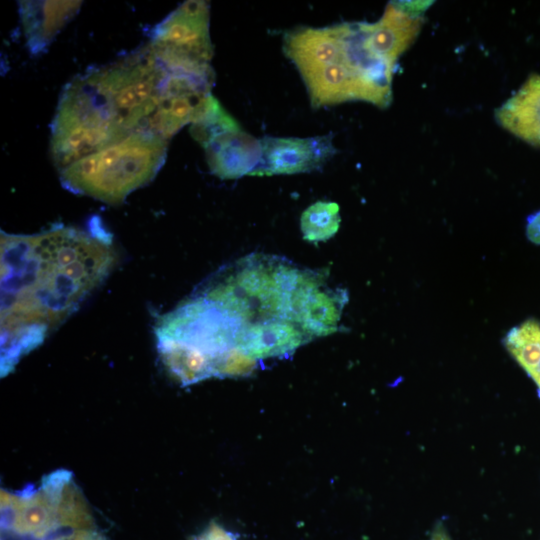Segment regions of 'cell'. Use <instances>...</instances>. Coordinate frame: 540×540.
<instances>
[{
    "mask_svg": "<svg viewBox=\"0 0 540 540\" xmlns=\"http://www.w3.org/2000/svg\"><path fill=\"white\" fill-rule=\"evenodd\" d=\"M1 376L70 317L117 262L97 216L87 228L57 224L36 234L1 231Z\"/></svg>",
    "mask_w": 540,
    "mask_h": 540,
    "instance_id": "obj_1",
    "label": "cell"
},
{
    "mask_svg": "<svg viewBox=\"0 0 540 540\" xmlns=\"http://www.w3.org/2000/svg\"><path fill=\"white\" fill-rule=\"evenodd\" d=\"M168 67L149 44L110 64L89 68L63 89L61 104L73 126L113 144L133 134L165 140L174 102L166 91Z\"/></svg>",
    "mask_w": 540,
    "mask_h": 540,
    "instance_id": "obj_2",
    "label": "cell"
},
{
    "mask_svg": "<svg viewBox=\"0 0 540 540\" xmlns=\"http://www.w3.org/2000/svg\"><path fill=\"white\" fill-rule=\"evenodd\" d=\"M246 325L239 316L197 291L157 318V353L168 373L182 386L211 377H235L242 361L237 342Z\"/></svg>",
    "mask_w": 540,
    "mask_h": 540,
    "instance_id": "obj_3",
    "label": "cell"
},
{
    "mask_svg": "<svg viewBox=\"0 0 540 540\" xmlns=\"http://www.w3.org/2000/svg\"><path fill=\"white\" fill-rule=\"evenodd\" d=\"M0 510L1 540H48L97 527L89 503L66 469L20 490L1 489Z\"/></svg>",
    "mask_w": 540,
    "mask_h": 540,
    "instance_id": "obj_4",
    "label": "cell"
},
{
    "mask_svg": "<svg viewBox=\"0 0 540 540\" xmlns=\"http://www.w3.org/2000/svg\"><path fill=\"white\" fill-rule=\"evenodd\" d=\"M167 147L168 140L161 137L133 134L60 170L61 185L74 194L121 204L155 178L165 162Z\"/></svg>",
    "mask_w": 540,
    "mask_h": 540,
    "instance_id": "obj_5",
    "label": "cell"
},
{
    "mask_svg": "<svg viewBox=\"0 0 540 540\" xmlns=\"http://www.w3.org/2000/svg\"><path fill=\"white\" fill-rule=\"evenodd\" d=\"M303 273L279 258L252 254L219 271L198 292L246 324L277 318L290 320L291 298Z\"/></svg>",
    "mask_w": 540,
    "mask_h": 540,
    "instance_id": "obj_6",
    "label": "cell"
},
{
    "mask_svg": "<svg viewBox=\"0 0 540 540\" xmlns=\"http://www.w3.org/2000/svg\"><path fill=\"white\" fill-rule=\"evenodd\" d=\"M168 67L198 74H212L213 47L209 36V4L182 3L151 32L148 43Z\"/></svg>",
    "mask_w": 540,
    "mask_h": 540,
    "instance_id": "obj_7",
    "label": "cell"
},
{
    "mask_svg": "<svg viewBox=\"0 0 540 540\" xmlns=\"http://www.w3.org/2000/svg\"><path fill=\"white\" fill-rule=\"evenodd\" d=\"M324 278L323 273L306 270L291 299L289 319L312 337L338 331L348 301L345 290L325 289Z\"/></svg>",
    "mask_w": 540,
    "mask_h": 540,
    "instance_id": "obj_8",
    "label": "cell"
},
{
    "mask_svg": "<svg viewBox=\"0 0 540 540\" xmlns=\"http://www.w3.org/2000/svg\"><path fill=\"white\" fill-rule=\"evenodd\" d=\"M260 141L262 157L252 175L309 172L323 166L336 153L331 134L310 138L266 136Z\"/></svg>",
    "mask_w": 540,
    "mask_h": 540,
    "instance_id": "obj_9",
    "label": "cell"
},
{
    "mask_svg": "<svg viewBox=\"0 0 540 540\" xmlns=\"http://www.w3.org/2000/svg\"><path fill=\"white\" fill-rule=\"evenodd\" d=\"M423 19L390 2L383 16L375 23L360 22L362 45L373 59L392 66L418 36Z\"/></svg>",
    "mask_w": 540,
    "mask_h": 540,
    "instance_id": "obj_10",
    "label": "cell"
},
{
    "mask_svg": "<svg viewBox=\"0 0 540 540\" xmlns=\"http://www.w3.org/2000/svg\"><path fill=\"white\" fill-rule=\"evenodd\" d=\"M312 338L297 323L277 318L246 325L237 347L255 360L285 357Z\"/></svg>",
    "mask_w": 540,
    "mask_h": 540,
    "instance_id": "obj_11",
    "label": "cell"
},
{
    "mask_svg": "<svg viewBox=\"0 0 540 540\" xmlns=\"http://www.w3.org/2000/svg\"><path fill=\"white\" fill-rule=\"evenodd\" d=\"M204 150L211 172L221 179L252 175L262 157L261 141L242 129L214 138Z\"/></svg>",
    "mask_w": 540,
    "mask_h": 540,
    "instance_id": "obj_12",
    "label": "cell"
},
{
    "mask_svg": "<svg viewBox=\"0 0 540 540\" xmlns=\"http://www.w3.org/2000/svg\"><path fill=\"white\" fill-rule=\"evenodd\" d=\"M81 5L82 1H20L19 14L29 52L35 56L44 53Z\"/></svg>",
    "mask_w": 540,
    "mask_h": 540,
    "instance_id": "obj_13",
    "label": "cell"
},
{
    "mask_svg": "<svg viewBox=\"0 0 540 540\" xmlns=\"http://www.w3.org/2000/svg\"><path fill=\"white\" fill-rule=\"evenodd\" d=\"M497 122L513 135L540 146V75H531L496 111Z\"/></svg>",
    "mask_w": 540,
    "mask_h": 540,
    "instance_id": "obj_14",
    "label": "cell"
},
{
    "mask_svg": "<svg viewBox=\"0 0 540 540\" xmlns=\"http://www.w3.org/2000/svg\"><path fill=\"white\" fill-rule=\"evenodd\" d=\"M504 345L537 385L540 396V323L528 319L513 327L505 336Z\"/></svg>",
    "mask_w": 540,
    "mask_h": 540,
    "instance_id": "obj_15",
    "label": "cell"
},
{
    "mask_svg": "<svg viewBox=\"0 0 540 540\" xmlns=\"http://www.w3.org/2000/svg\"><path fill=\"white\" fill-rule=\"evenodd\" d=\"M241 129L236 120L211 94L198 110L190 126L192 137L204 148L214 138Z\"/></svg>",
    "mask_w": 540,
    "mask_h": 540,
    "instance_id": "obj_16",
    "label": "cell"
},
{
    "mask_svg": "<svg viewBox=\"0 0 540 540\" xmlns=\"http://www.w3.org/2000/svg\"><path fill=\"white\" fill-rule=\"evenodd\" d=\"M335 202L317 201L308 206L300 218L303 238L310 242L327 241L339 229L341 217Z\"/></svg>",
    "mask_w": 540,
    "mask_h": 540,
    "instance_id": "obj_17",
    "label": "cell"
},
{
    "mask_svg": "<svg viewBox=\"0 0 540 540\" xmlns=\"http://www.w3.org/2000/svg\"><path fill=\"white\" fill-rule=\"evenodd\" d=\"M48 540H109L98 527L78 529L63 533Z\"/></svg>",
    "mask_w": 540,
    "mask_h": 540,
    "instance_id": "obj_18",
    "label": "cell"
},
{
    "mask_svg": "<svg viewBox=\"0 0 540 540\" xmlns=\"http://www.w3.org/2000/svg\"><path fill=\"white\" fill-rule=\"evenodd\" d=\"M193 540H236V537L217 523L212 522L201 534Z\"/></svg>",
    "mask_w": 540,
    "mask_h": 540,
    "instance_id": "obj_19",
    "label": "cell"
},
{
    "mask_svg": "<svg viewBox=\"0 0 540 540\" xmlns=\"http://www.w3.org/2000/svg\"><path fill=\"white\" fill-rule=\"evenodd\" d=\"M526 235L532 243L540 245V210L527 218Z\"/></svg>",
    "mask_w": 540,
    "mask_h": 540,
    "instance_id": "obj_20",
    "label": "cell"
},
{
    "mask_svg": "<svg viewBox=\"0 0 540 540\" xmlns=\"http://www.w3.org/2000/svg\"><path fill=\"white\" fill-rule=\"evenodd\" d=\"M430 540H451L442 525H438L432 532Z\"/></svg>",
    "mask_w": 540,
    "mask_h": 540,
    "instance_id": "obj_21",
    "label": "cell"
}]
</instances>
